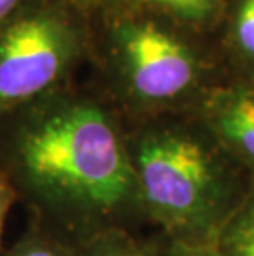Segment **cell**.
Instances as JSON below:
<instances>
[{
  "label": "cell",
  "mask_w": 254,
  "mask_h": 256,
  "mask_svg": "<svg viewBox=\"0 0 254 256\" xmlns=\"http://www.w3.org/2000/svg\"><path fill=\"white\" fill-rule=\"evenodd\" d=\"M157 256H216L212 246H200L185 242H178L160 233V246Z\"/></svg>",
  "instance_id": "8fae6325"
},
{
  "label": "cell",
  "mask_w": 254,
  "mask_h": 256,
  "mask_svg": "<svg viewBox=\"0 0 254 256\" xmlns=\"http://www.w3.org/2000/svg\"><path fill=\"white\" fill-rule=\"evenodd\" d=\"M15 204H18L17 195H15L13 188L10 187L7 177H5L2 170H0V254L3 252L2 238H3V232H5V223H7L8 214Z\"/></svg>",
  "instance_id": "7c38bea8"
},
{
  "label": "cell",
  "mask_w": 254,
  "mask_h": 256,
  "mask_svg": "<svg viewBox=\"0 0 254 256\" xmlns=\"http://www.w3.org/2000/svg\"><path fill=\"white\" fill-rule=\"evenodd\" d=\"M89 58L104 81L101 96L124 124L177 112L202 78L190 43L160 15L139 7L102 12L99 30H91Z\"/></svg>",
  "instance_id": "3957f363"
},
{
  "label": "cell",
  "mask_w": 254,
  "mask_h": 256,
  "mask_svg": "<svg viewBox=\"0 0 254 256\" xmlns=\"http://www.w3.org/2000/svg\"><path fill=\"white\" fill-rule=\"evenodd\" d=\"M160 246L159 236L142 238L134 230L114 228L86 240L78 244L79 256H157Z\"/></svg>",
  "instance_id": "52a82bcc"
},
{
  "label": "cell",
  "mask_w": 254,
  "mask_h": 256,
  "mask_svg": "<svg viewBox=\"0 0 254 256\" xmlns=\"http://www.w3.org/2000/svg\"><path fill=\"white\" fill-rule=\"evenodd\" d=\"M0 256H79L78 244L59 238L36 223L28 222L23 233Z\"/></svg>",
  "instance_id": "ba28073f"
},
{
  "label": "cell",
  "mask_w": 254,
  "mask_h": 256,
  "mask_svg": "<svg viewBox=\"0 0 254 256\" xmlns=\"http://www.w3.org/2000/svg\"><path fill=\"white\" fill-rule=\"evenodd\" d=\"M230 38L238 60L254 73V0H240L231 22Z\"/></svg>",
  "instance_id": "30bf717a"
},
{
  "label": "cell",
  "mask_w": 254,
  "mask_h": 256,
  "mask_svg": "<svg viewBox=\"0 0 254 256\" xmlns=\"http://www.w3.org/2000/svg\"><path fill=\"white\" fill-rule=\"evenodd\" d=\"M216 4L218 0H134L129 7H139L187 24H200L213 14Z\"/></svg>",
  "instance_id": "9c48e42d"
},
{
  "label": "cell",
  "mask_w": 254,
  "mask_h": 256,
  "mask_svg": "<svg viewBox=\"0 0 254 256\" xmlns=\"http://www.w3.org/2000/svg\"><path fill=\"white\" fill-rule=\"evenodd\" d=\"M134 2V0H96L94 4V12L96 10H114V8H122V7H129ZM93 12V14H94Z\"/></svg>",
  "instance_id": "5bb4252c"
},
{
  "label": "cell",
  "mask_w": 254,
  "mask_h": 256,
  "mask_svg": "<svg viewBox=\"0 0 254 256\" xmlns=\"http://www.w3.org/2000/svg\"><path fill=\"white\" fill-rule=\"evenodd\" d=\"M89 40V17L63 0H30L0 24V118L73 83Z\"/></svg>",
  "instance_id": "277c9868"
},
{
  "label": "cell",
  "mask_w": 254,
  "mask_h": 256,
  "mask_svg": "<svg viewBox=\"0 0 254 256\" xmlns=\"http://www.w3.org/2000/svg\"><path fill=\"white\" fill-rule=\"evenodd\" d=\"M126 130L145 220L172 240L212 246L248 194L253 174L202 121L177 112L126 124Z\"/></svg>",
  "instance_id": "7a4b0ae2"
},
{
  "label": "cell",
  "mask_w": 254,
  "mask_h": 256,
  "mask_svg": "<svg viewBox=\"0 0 254 256\" xmlns=\"http://www.w3.org/2000/svg\"><path fill=\"white\" fill-rule=\"evenodd\" d=\"M216 256H254V176L248 194L212 244Z\"/></svg>",
  "instance_id": "8992f818"
},
{
  "label": "cell",
  "mask_w": 254,
  "mask_h": 256,
  "mask_svg": "<svg viewBox=\"0 0 254 256\" xmlns=\"http://www.w3.org/2000/svg\"><path fill=\"white\" fill-rule=\"evenodd\" d=\"M200 121L223 150L254 176V83L212 91Z\"/></svg>",
  "instance_id": "5b68a950"
},
{
  "label": "cell",
  "mask_w": 254,
  "mask_h": 256,
  "mask_svg": "<svg viewBox=\"0 0 254 256\" xmlns=\"http://www.w3.org/2000/svg\"><path fill=\"white\" fill-rule=\"evenodd\" d=\"M0 170L28 222L73 244L145 220L126 124L74 81L0 118Z\"/></svg>",
  "instance_id": "6da1fadb"
},
{
  "label": "cell",
  "mask_w": 254,
  "mask_h": 256,
  "mask_svg": "<svg viewBox=\"0 0 254 256\" xmlns=\"http://www.w3.org/2000/svg\"><path fill=\"white\" fill-rule=\"evenodd\" d=\"M63 2L69 4L71 7L78 8L79 12H83L84 15H88V17H91L94 12V4L96 0H63Z\"/></svg>",
  "instance_id": "9a60e30c"
},
{
  "label": "cell",
  "mask_w": 254,
  "mask_h": 256,
  "mask_svg": "<svg viewBox=\"0 0 254 256\" xmlns=\"http://www.w3.org/2000/svg\"><path fill=\"white\" fill-rule=\"evenodd\" d=\"M28 2L30 0H0V24L8 20Z\"/></svg>",
  "instance_id": "4fadbf2b"
}]
</instances>
